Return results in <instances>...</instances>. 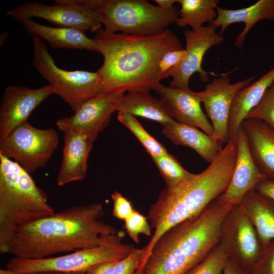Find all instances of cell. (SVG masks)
Segmentation results:
<instances>
[{"label": "cell", "instance_id": "cell-6", "mask_svg": "<svg viewBox=\"0 0 274 274\" xmlns=\"http://www.w3.org/2000/svg\"><path fill=\"white\" fill-rule=\"evenodd\" d=\"M105 30L147 35L175 23L179 11H167L144 0H103L96 9Z\"/></svg>", "mask_w": 274, "mask_h": 274}, {"label": "cell", "instance_id": "cell-5", "mask_svg": "<svg viewBox=\"0 0 274 274\" xmlns=\"http://www.w3.org/2000/svg\"><path fill=\"white\" fill-rule=\"evenodd\" d=\"M54 212L46 193L30 174L0 154L1 253H8L20 227Z\"/></svg>", "mask_w": 274, "mask_h": 274}, {"label": "cell", "instance_id": "cell-24", "mask_svg": "<svg viewBox=\"0 0 274 274\" xmlns=\"http://www.w3.org/2000/svg\"><path fill=\"white\" fill-rule=\"evenodd\" d=\"M239 205L253 225L262 246L274 240V202L252 189Z\"/></svg>", "mask_w": 274, "mask_h": 274}, {"label": "cell", "instance_id": "cell-9", "mask_svg": "<svg viewBox=\"0 0 274 274\" xmlns=\"http://www.w3.org/2000/svg\"><path fill=\"white\" fill-rule=\"evenodd\" d=\"M58 144L54 129L38 128L27 121L0 140V154L31 175L46 165Z\"/></svg>", "mask_w": 274, "mask_h": 274}, {"label": "cell", "instance_id": "cell-30", "mask_svg": "<svg viewBox=\"0 0 274 274\" xmlns=\"http://www.w3.org/2000/svg\"><path fill=\"white\" fill-rule=\"evenodd\" d=\"M260 119L274 128V81L246 119Z\"/></svg>", "mask_w": 274, "mask_h": 274}, {"label": "cell", "instance_id": "cell-31", "mask_svg": "<svg viewBox=\"0 0 274 274\" xmlns=\"http://www.w3.org/2000/svg\"><path fill=\"white\" fill-rule=\"evenodd\" d=\"M147 217L136 210L124 220V228L129 237L135 243H139V235L142 234L150 236L151 226L148 222Z\"/></svg>", "mask_w": 274, "mask_h": 274}, {"label": "cell", "instance_id": "cell-13", "mask_svg": "<svg viewBox=\"0 0 274 274\" xmlns=\"http://www.w3.org/2000/svg\"><path fill=\"white\" fill-rule=\"evenodd\" d=\"M124 91L99 93L82 103L71 116L58 120L56 126L63 133L73 131L84 134L94 141L108 125Z\"/></svg>", "mask_w": 274, "mask_h": 274}, {"label": "cell", "instance_id": "cell-20", "mask_svg": "<svg viewBox=\"0 0 274 274\" xmlns=\"http://www.w3.org/2000/svg\"><path fill=\"white\" fill-rule=\"evenodd\" d=\"M28 34L46 41L56 49H77L99 52L96 40L87 37L85 32L77 29L50 27L41 24L32 19L19 21Z\"/></svg>", "mask_w": 274, "mask_h": 274}, {"label": "cell", "instance_id": "cell-32", "mask_svg": "<svg viewBox=\"0 0 274 274\" xmlns=\"http://www.w3.org/2000/svg\"><path fill=\"white\" fill-rule=\"evenodd\" d=\"M251 274H274V240L263 247L261 255Z\"/></svg>", "mask_w": 274, "mask_h": 274}, {"label": "cell", "instance_id": "cell-12", "mask_svg": "<svg viewBox=\"0 0 274 274\" xmlns=\"http://www.w3.org/2000/svg\"><path fill=\"white\" fill-rule=\"evenodd\" d=\"M256 76L232 83L228 73L223 74L216 77L203 90L197 92L212 125V138L220 144L229 140L228 123L234 96L251 84Z\"/></svg>", "mask_w": 274, "mask_h": 274}, {"label": "cell", "instance_id": "cell-7", "mask_svg": "<svg viewBox=\"0 0 274 274\" xmlns=\"http://www.w3.org/2000/svg\"><path fill=\"white\" fill-rule=\"evenodd\" d=\"M31 36L33 66L48 82L53 94L59 96L74 111L86 100L101 93V78L97 71H67L59 68L41 39Z\"/></svg>", "mask_w": 274, "mask_h": 274}, {"label": "cell", "instance_id": "cell-27", "mask_svg": "<svg viewBox=\"0 0 274 274\" xmlns=\"http://www.w3.org/2000/svg\"><path fill=\"white\" fill-rule=\"evenodd\" d=\"M117 118L135 136L152 158L168 153L165 148L146 130L134 116L118 112Z\"/></svg>", "mask_w": 274, "mask_h": 274}, {"label": "cell", "instance_id": "cell-18", "mask_svg": "<svg viewBox=\"0 0 274 274\" xmlns=\"http://www.w3.org/2000/svg\"><path fill=\"white\" fill-rule=\"evenodd\" d=\"M63 134L62 160L56 179L58 186L85 178L88 156L94 142L88 136L80 133L66 131Z\"/></svg>", "mask_w": 274, "mask_h": 274}, {"label": "cell", "instance_id": "cell-40", "mask_svg": "<svg viewBox=\"0 0 274 274\" xmlns=\"http://www.w3.org/2000/svg\"><path fill=\"white\" fill-rule=\"evenodd\" d=\"M24 274H62V272L53 271H39L28 272Z\"/></svg>", "mask_w": 274, "mask_h": 274}, {"label": "cell", "instance_id": "cell-14", "mask_svg": "<svg viewBox=\"0 0 274 274\" xmlns=\"http://www.w3.org/2000/svg\"><path fill=\"white\" fill-rule=\"evenodd\" d=\"M218 27L213 23H209L197 30L186 29L184 35L186 42V54L183 59L171 71L172 77L170 86L178 88H189L191 77L195 73L203 82L209 81L208 72L202 67L203 57L208 50L213 46L221 44L224 37L217 32Z\"/></svg>", "mask_w": 274, "mask_h": 274}, {"label": "cell", "instance_id": "cell-1", "mask_svg": "<svg viewBox=\"0 0 274 274\" xmlns=\"http://www.w3.org/2000/svg\"><path fill=\"white\" fill-rule=\"evenodd\" d=\"M100 202L76 205L20 227L8 253L25 259L45 258L97 247L113 239L115 227L100 220Z\"/></svg>", "mask_w": 274, "mask_h": 274}, {"label": "cell", "instance_id": "cell-21", "mask_svg": "<svg viewBox=\"0 0 274 274\" xmlns=\"http://www.w3.org/2000/svg\"><path fill=\"white\" fill-rule=\"evenodd\" d=\"M216 10L217 16L212 23L220 27V34L233 23L245 24L234 41V46L240 49L246 36L256 23L262 20L274 21V0H259L249 7L238 9H226L218 6Z\"/></svg>", "mask_w": 274, "mask_h": 274}, {"label": "cell", "instance_id": "cell-26", "mask_svg": "<svg viewBox=\"0 0 274 274\" xmlns=\"http://www.w3.org/2000/svg\"><path fill=\"white\" fill-rule=\"evenodd\" d=\"M181 8L175 22L180 27L186 26L197 30L207 22L212 23L217 18L216 8L219 0H178Z\"/></svg>", "mask_w": 274, "mask_h": 274}, {"label": "cell", "instance_id": "cell-17", "mask_svg": "<svg viewBox=\"0 0 274 274\" xmlns=\"http://www.w3.org/2000/svg\"><path fill=\"white\" fill-rule=\"evenodd\" d=\"M237 154L230 182L218 198L233 206L239 205L246 194L267 178L256 166L250 153L246 135L241 125L236 135Z\"/></svg>", "mask_w": 274, "mask_h": 274}, {"label": "cell", "instance_id": "cell-28", "mask_svg": "<svg viewBox=\"0 0 274 274\" xmlns=\"http://www.w3.org/2000/svg\"><path fill=\"white\" fill-rule=\"evenodd\" d=\"M228 259L227 250L220 242L202 261L184 274H221Z\"/></svg>", "mask_w": 274, "mask_h": 274}, {"label": "cell", "instance_id": "cell-38", "mask_svg": "<svg viewBox=\"0 0 274 274\" xmlns=\"http://www.w3.org/2000/svg\"><path fill=\"white\" fill-rule=\"evenodd\" d=\"M223 272V274H251L250 271L241 266L229 258Z\"/></svg>", "mask_w": 274, "mask_h": 274}, {"label": "cell", "instance_id": "cell-25", "mask_svg": "<svg viewBox=\"0 0 274 274\" xmlns=\"http://www.w3.org/2000/svg\"><path fill=\"white\" fill-rule=\"evenodd\" d=\"M117 111L126 112L160 123L163 126L175 120L162 100L153 97L149 91H130L124 94Z\"/></svg>", "mask_w": 274, "mask_h": 274}, {"label": "cell", "instance_id": "cell-41", "mask_svg": "<svg viewBox=\"0 0 274 274\" xmlns=\"http://www.w3.org/2000/svg\"><path fill=\"white\" fill-rule=\"evenodd\" d=\"M0 274H20L8 269H1Z\"/></svg>", "mask_w": 274, "mask_h": 274}, {"label": "cell", "instance_id": "cell-42", "mask_svg": "<svg viewBox=\"0 0 274 274\" xmlns=\"http://www.w3.org/2000/svg\"><path fill=\"white\" fill-rule=\"evenodd\" d=\"M62 274H85L84 272H62Z\"/></svg>", "mask_w": 274, "mask_h": 274}, {"label": "cell", "instance_id": "cell-37", "mask_svg": "<svg viewBox=\"0 0 274 274\" xmlns=\"http://www.w3.org/2000/svg\"><path fill=\"white\" fill-rule=\"evenodd\" d=\"M118 261H109L99 263L89 268L85 274H114Z\"/></svg>", "mask_w": 274, "mask_h": 274}, {"label": "cell", "instance_id": "cell-8", "mask_svg": "<svg viewBox=\"0 0 274 274\" xmlns=\"http://www.w3.org/2000/svg\"><path fill=\"white\" fill-rule=\"evenodd\" d=\"M134 248L132 245L123 242L121 234H116L107 243L66 255L38 259L14 257L7 263L6 268L20 274L39 271L85 272L99 263L120 260Z\"/></svg>", "mask_w": 274, "mask_h": 274}, {"label": "cell", "instance_id": "cell-10", "mask_svg": "<svg viewBox=\"0 0 274 274\" xmlns=\"http://www.w3.org/2000/svg\"><path fill=\"white\" fill-rule=\"evenodd\" d=\"M55 5L25 2L9 10L7 15L16 20L42 18L57 27L72 28L83 32H96L102 24L96 11L81 0H56Z\"/></svg>", "mask_w": 274, "mask_h": 274}, {"label": "cell", "instance_id": "cell-39", "mask_svg": "<svg viewBox=\"0 0 274 274\" xmlns=\"http://www.w3.org/2000/svg\"><path fill=\"white\" fill-rule=\"evenodd\" d=\"M158 6L163 10L167 11H176L178 9L174 6V4L178 3V0H155Z\"/></svg>", "mask_w": 274, "mask_h": 274}, {"label": "cell", "instance_id": "cell-36", "mask_svg": "<svg viewBox=\"0 0 274 274\" xmlns=\"http://www.w3.org/2000/svg\"><path fill=\"white\" fill-rule=\"evenodd\" d=\"M254 190L274 202V179L266 178L261 180L256 185Z\"/></svg>", "mask_w": 274, "mask_h": 274}, {"label": "cell", "instance_id": "cell-19", "mask_svg": "<svg viewBox=\"0 0 274 274\" xmlns=\"http://www.w3.org/2000/svg\"><path fill=\"white\" fill-rule=\"evenodd\" d=\"M241 125L256 166L267 178L274 179V128L254 118L244 120Z\"/></svg>", "mask_w": 274, "mask_h": 274}, {"label": "cell", "instance_id": "cell-22", "mask_svg": "<svg viewBox=\"0 0 274 274\" xmlns=\"http://www.w3.org/2000/svg\"><path fill=\"white\" fill-rule=\"evenodd\" d=\"M274 81V67L239 90L233 99L228 123L229 139H235L243 121L256 107Z\"/></svg>", "mask_w": 274, "mask_h": 274}, {"label": "cell", "instance_id": "cell-23", "mask_svg": "<svg viewBox=\"0 0 274 274\" xmlns=\"http://www.w3.org/2000/svg\"><path fill=\"white\" fill-rule=\"evenodd\" d=\"M161 132L174 144L191 148L210 163L222 149L221 144L198 128L175 120L164 125Z\"/></svg>", "mask_w": 274, "mask_h": 274}, {"label": "cell", "instance_id": "cell-34", "mask_svg": "<svg viewBox=\"0 0 274 274\" xmlns=\"http://www.w3.org/2000/svg\"><path fill=\"white\" fill-rule=\"evenodd\" d=\"M185 54L183 49L170 51L163 55L158 65L160 80L169 77L171 71L183 59Z\"/></svg>", "mask_w": 274, "mask_h": 274}, {"label": "cell", "instance_id": "cell-3", "mask_svg": "<svg viewBox=\"0 0 274 274\" xmlns=\"http://www.w3.org/2000/svg\"><path fill=\"white\" fill-rule=\"evenodd\" d=\"M236 139H230L209 166L180 183L166 187L148 211L147 218L154 232L142 248L144 266L156 243L167 230L199 215L227 189L236 162Z\"/></svg>", "mask_w": 274, "mask_h": 274}, {"label": "cell", "instance_id": "cell-35", "mask_svg": "<svg viewBox=\"0 0 274 274\" xmlns=\"http://www.w3.org/2000/svg\"><path fill=\"white\" fill-rule=\"evenodd\" d=\"M111 198L113 202L112 215L118 219L125 220L135 210L131 202L116 191L111 194Z\"/></svg>", "mask_w": 274, "mask_h": 274}, {"label": "cell", "instance_id": "cell-11", "mask_svg": "<svg viewBox=\"0 0 274 274\" xmlns=\"http://www.w3.org/2000/svg\"><path fill=\"white\" fill-rule=\"evenodd\" d=\"M220 242L229 258L250 271L263 249L253 225L240 205L233 206L226 216Z\"/></svg>", "mask_w": 274, "mask_h": 274}, {"label": "cell", "instance_id": "cell-29", "mask_svg": "<svg viewBox=\"0 0 274 274\" xmlns=\"http://www.w3.org/2000/svg\"><path fill=\"white\" fill-rule=\"evenodd\" d=\"M152 158L166 186H174L193 175L183 167L175 157L168 153Z\"/></svg>", "mask_w": 274, "mask_h": 274}, {"label": "cell", "instance_id": "cell-15", "mask_svg": "<svg viewBox=\"0 0 274 274\" xmlns=\"http://www.w3.org/2000/svg\"><path fill=\"white\" fill-rule=\"evenodd\" d=\"M53 94L49 84L37 89L16 85L6 87L0 106V140L27 121L32 112Z\"/></svg>", "mask_w": 274, "mask_h": 274}, {"label": "cell", "instance_id": "cell-2", "mask_svg": "<svg viewBox=\"0 0 274 274\" xmlns=\"http://www.w3.org/2000/svg\"><path fill=\"white\" fill-rule=\"evenodd\" d=\"M95 33L104 58L97 71L101 93L153 90L160 83L158 65L161 57L167 52L183 49L179 38L168 28L136 35L111 32L101 27Z\"/></svg>", "mask_w": 274, "mask_h": 274}, {"label": "cell", "instance_id": "cell-33", "mask_svg": "<svg viewBox=\"0 0 274 274\" xmlns=\"http://www.w3.org/2000/svg\"><path fill=\"white\" fill-rule=\"evenodd\" d=\"M142 257V249L134 248L125 257L116 262L114 274H135Z\"/></svg>", "mask_w": 274, "mask_h": 274}, {"label": "cell", "instance_id": "cell-4", "mask_svg": "<svg viewBox=\"0 0 274 274\" xmlns=\"http://www.w3.org/2000/svg\"><path fill=\"white\" fill-rule=\"evenodd\" d=\"M233 207L217 198L198 216L167 230L140 274H184L221 241L223 222Z\"/></svg>", "mask_w": 274, "mask_h": 274}, {"label": "cell", "instance_id": "cell-16", "mask_svg": "<svg viewBox=\"0 0 274 274\" xmlns=\"http://www.w3.org/2000/svg\"><path fill=\"white\" fill-rule=\"evenodd\" d=\"M153 90L175 121L195 127L213 137L212 125L201 109V102L197 92L192 91L189 88L182 89L166 86L160 83Z\"/></svg>", "mask_w": 274, "mask_h": 274}]
</instances>
